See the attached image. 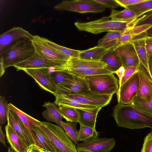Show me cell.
Here are the masks:
<instances>
[{
	"instance_id": "6da1fadb",
	"label": "cell",
	"mask_w": 152,
	"mask_h": 152,
	"mask_svg": "<svg viewBox=\"0 0 152 152\" xmlns=\"http://www.w3.org/2000/svg\"><path fill=\"white\" fill-rule=\"evenodd\" d=\"M113 116L118 126L129 129L149 128L152 129V116L131 104L118 103L113 109Z\"/></svg>"
},
{
	"instance_id": "7a4b0ae2",
	"label": "cell",
	"mask_w": 152,
	"mask_h": 152,
	"mask_svg": "<svg viewBox=\"0 0 152 152\" xmlns=\"http://www.w3.org/2000/svg\"><path fill=\"white\" fill-rule=\"evenodd\" d=\"M109 18L108 17H106L86 22L77 21L74 24L78 30L94 34L112 31L123 32L127 29L134 27L140 18L127 21H113Z\"/></svg>"
},
{
	"instance_id": "3957f363",
	"label": "cell",
	"mask_w": 152,
	"mask_h": 152,
	"mask_svg": "<svg viewBox=\"0 0 152 152\" xmlns=\"http://www.w3.org/2000/svg\"><path fill=\"white\" fill-rule=\"evenodd\" d=\"M32 40L23 38L13 42L0 53L6 69L13 66L31 57L35 53Z\"/></svg>"
},
{
	"instance_id": "277c9868",
	"label": "cell",
	"mask_w": 152,
	"mask_h": 152,
	"mask_svg": "<svg viewBox=\"0 0 152 152\" xmlns=\"http://www.w3.org/2000/svg\"><path fill=\"white\" fill-rule=\"evenodd\" d=\"M39 126L57 152H78L75 145L61 127L46 121H41Z\"/></svg>"
},
{
	"instance_id": "5b68a950",
	"label": "cell",
	"mask_w": 152,
	"mask_h": 152,
	"mask_svg": "<svg viewBox=\"0 0 152 152\" xmlns=\"http://www.w3.org/2000/svg\"><path fill=\"white\" fill-rule=\"evenodd\" d=\"M84 79L89 90L98 94L113 95L119 90L117 79L113 73L88 76Z\"/></svg>"
},
{
	"instance_id": "8992f818",
	"label": "cell",
	"mask_w": 152,
	"mask_h": 152,
	"mask_svg": "<svg viewBox=\"0 0 152 152\" xmlns=\"http://www.w3.org/2000/svg\"><path fill=\"white\" fill-rule=\"evenodd\" d=\"M54 8L58 10L80 13L102 12L105 9V7L95 0H64L56 5Z\"/></svg>"
},
{
	"instance_id": "52a82bcc",
	"label": "cell",
	"mask_w": 152,
	"mask_h": 152,
	"mask_svg": "<svg viewBox=\"0 0 152 152\" xmlns=\"http://www.w3.org/2000/svg\"><path fill=\"white\" fill-rule=\"evenodd\" d=\"M23 71L33 78L42 89L54 96L57 94V87L49 68L26 69Z\"/></svg>"
},
{
	"instance_id": "ba28073f",
	"label": "cell",
	"mask_w": 152,
	"mask_h": 152,
	"mask_svg": "<svg viewBox=\"0 0 152 152\" xmlns=\"http://www.w3.org/2000/svg\"><path fill=\"white\" fill-rule=\"evenodd\" d=\"M139 83L138 70L119 87L117 93L118 103L124 105L131 104L136 96Z\"/></svg>"
},
{
	"instance_id": "9c48e42d",
	"label": "cell",
	"mask_w": 152,
	"mask_h": 152,
	"mask_svg": "<svg viewBox=\"0 0 152 152\" xmlns=\"http://www.w3.org/2000/svg\"><path fill=\"white\" fill-rule=\"evenodd\" d=\"M66 62H63L45 58L36 52L28 59L14 66L17 71L30 69L49 68L54 67L55 69L62 66Z\"/></svg>"
},
{
	"instance_id": "30bf717a",
	"label": "cell",
	"mask_w": 152,
	"mask_h": 152,
	"mask_svg": "<svg viewBox=\"0 0 152 152\" xmlns=\"http://www.w3.org/2000/svg\"><path fill=\"white\" fill-rule=\"evenodd\" d=\"M65 95L81 103L102 108L110 103L113 96L98 94L90 90L78 94Z\"/></svg>"
},
{
	"instance_id": "8fae6325",
	"label": "cell",
	"mask_w": 152,
	"mask_h": 152,
	"mask_svg": "<svg viewBox=\"0 0 152 152\" xmlns=\"http://www.w3.org/2000/svg\"><path fill=\"white\" fill-rule=\"evenodd\" d=\"M115 143L114 138L98 137L78 143L76 147L77 151L84 150L91 152H110L114 148Z\"/></svg>"
},
{
	"instance_id": "7c38bea8",
	"label": "cell",
	"mask_w": 152,
	"mask_h": 152,
	"mask_svg": "<svg viewBox=\"0 0 152 152\" xmlns=\"http://www.w3.org/2000/svg\"><path fill=\"white\" fill-rule=\"evenodd\" d=\"M139 78L138 89L136 96L146 102L152 98V77L149 71L140 63L138 67Z\"/></svg>"
},
{
	"instance_id": "4fadbf2b",
	"label": "cell",
	"mask_w": 152,
	"mask_h": 152,
	"mask_svg": "<svg viewBox=\"0 0 152 152\" xmlns=\"http://www.w3.org/2000/svg\"><path fill=\"white\" fill-rule=\"evenodd\" d=\"M7 121V123L12 126L19 138L27 147L35 143L32 136L27 128L16 113L9 108Z\"/></svg>"
},
{
	"instance_id": "5bb4252c",
	"label": "cell",
	"mask_w": 152,
	"mask_h": 152,
	"mask_svg": "<svg viewBox=\"0 0 152 152\" xmlns=\"http://www.w3.org/2000/svg\"><path fill=\"white\" fill-rule=\"evenodd\" d=\"M105 67L104 64L100 61H91L81 60L79 58H71L64 65L55 69L63 70L72 75L88 69Z\"/></svg>"
},
{
	"instance_id": "9a60e30c",
	"label": "cell",
	"mask_w": 152,
	"mask_h": 152,
	"mask_svg": "<svg viewBox=\"0 0 152 152\" xmlns=\"http://www.w3.org/2000/svg\"><path fill=\"white\" fill-rule=\"evenodd\" d=\"M32 41L36 52L45 58L65 63L71 58L51 48L41 40L39 36H34Z\"/></svg>"
},
{
	"instance_id": "2e32d148",
	"label": "cell",
	"mask_w": 152,
	"mask_h": 152,
	"mask_svg": "<svg viewBox=\"0 0 152 152\" xmlns=\"http://www.w3.org/2000/svg\"><path fill=\"white\" fill-rule=\"evenodd\" d=\"M34 36L21 27L12 28L0 36V53L15 42L23 38L32 40Z\"/></svg>"
},
{
	"instance_id": "e0dca14e",
	"label": "cell",
	"mask_w": 152,
	"mask_h": 152,
	"mask_svg": "<svg viewBox=\"0 0 152 152\" xmlns=\"http://www.w3.org/2000/svg\"><path fill=\"white\" fill-rule=\"evenodd\" d=\"M115 49L118 51L125 69L130 66L138 67L139 59L134 47L131 42L119 45Z\"/></svg>"
},
{
	"instance_id": "ac0fdd59",
	"label": "cell",
	"mask_w": 152,
	"mask_h": 152,
	"mask_svg": "<svg viewBox=\"0 0 152 152\" xmlns=\"http://www.w3.org/2000/svg\"><path fill=\"white\" fill-rule=\"evenodd\" d=\"M57 94L66 95L78 94L89 90L85 79L75 75L69 81L57 86Z\"/></svg>"
},
{
	"instance_id": "d6986e66",
	"label": "cell",
	"mask_w": 152,
	"mask_h": 152,
	"mask_svg": "<svg viewBox=\"0 0 152 152\" xmlns=\"http://www.w3.org/2000/svg\"><path fill=\"white\" fill-rule=\"evenodd\" d=\"M101 107L91 109L75 108L78 115V122L82 125L92 128H95L97 114Z\"/></svg>"
},
{
	"instance_id": "ffe728a7",
	"label": "cell",
	"mask_w": 152,
	"mask_h": 152,
	"mask_svg": "<svg viewBox=\"0 0 152 152\" xmlns=\"http://www.w3.org/2000/svg\"><path fill=\"white\" fill-rule=\"evenodd\" d=\"M5 129L7 141L11 149L14 152H26L28 147L21 140L12 126L7 123Z\"/></svg>"
},
{
	"instance_id": "44dd1931",
	"label": "cell",
	"mask_w": 152,
	"mask_h": 152,
	"mask_svg": "<svg viewBox=\"0 0 152 152\" xmlns=\"http://www.w3.org/2000/svg\"><path fill=\"white\" fill-rule=\"evenodd\" d=\"M100 61L104 64V68L113 73L122 66L119 54L115 48L108 50L103 56Z\"/></svg>"
},
{
	"instance_id": "7402d4cb",
	"label": "cell",
	"mask_w": 152,
	"mask_h": 152,
	"mask_svg": "<svg viewBox=\"0 0 152 152\" xmlns=\"http://www.w3.org/2000/svg\"><path fill=\"white\" fill-rule=\"evenodd\" d=\"M8 108L13 111L18 115L22 122L30 132L35 143L43 149L42 146L38 141L34 135L31 128V124H33L35 125H39L40 124L41 121L27 114L11 103L8 104Z\"/></svg>"
},
{
	"instance_id": "603a6c76",
	"label": "cell",
	"mask_w": 152,
	"mask_h": 152,
	"mask_svg": "<svg viewBox=\"0 0 152 152\" xmlns=\"http://www.w3.org/2000/svg\"><path fill=\"white\" fill-rule=\"evenodd\" d=\"M54 103L49 101L45 102L42 106L46 108L42 113L43 117L48 121L56 123L61 126L63 117L59 108Z\"/></svg>"
},
{
	"instance_id": "cb8c5ba5",
	"label": "cell",
	"mask_w": 152,
	"mask_h": 152,
	"mask_svg": "<svg viewBox=\"0 0 152 152\" xmlns=\"http://www.w3.org/2000/svg\"><path fill=\"white\" fill-rule=\"evenodd\" d=\"M145 33L144 36L136 37L131 42L134 46L138 57L140 63L149 71L148 59L149 56L147 52L145 45Z\"/></svg>"
},
{
	"instance_id": "d4e9b609",
	"label": "cell",
	"mask_w": 152,
	"mask_h": 152,
	"mask_svg": "<svg viewBox=\"0 0 152 152\" xmlns=\"http://www.w3.org/2000/svg\"><path fill=\"white\" fill-rule=\"evenodd\" d=\"M31 128L34 135L46 152H57L51 142L39 125L31 124Z\"/></svg>"
},
{
	"instance_id": "484cf974",
	"label": "cell",
	"mask_w": 152,
	"mask_h": 152,
	"mask_svg": "<svg viewBox=\"0 0 152 152\" xmlns=\"http://www.w3.org/2000/svg\"><path fill=\"white\" fill-rule=\"evenodd\" d=\"M108 50L96 46L86 50H80L79 58L88 61H100L103 56Z\"/></svg>"
},
{
	"instance_id": "4316f807",
	"label": "cell",
	"mask_w": 152,
	"mask_h": 152,
	"mask_svg": "<svg viewBox=\"0 0 152 152\" xmlns=\"http://www.w3.org/2000/svg\"><path fill=\"white\" fill-rule=\"evenodd\" d=\"M122 32L117 31L108 32L99 40L96 46L108 50L115 48L119 45V38Z\"/></svg>"
},
{
	"instance_id": "83f0119b",
	"label": "cell",
	"mask_w": 152,
	"mask_h": 152,
	"mask_svg": "<svg viewBox=\"0 0 152 152\" xmlns=\"http://www.w3.org/2000/svg\"><path fill=\"white\" fill-rule=\"evenodd\" d=\"M55 96L56 99L54 103L58 106L65 105L75 108L83 109H91L98 107L81 103L76 99L69 97L65 94H57Z\"/></svg>"
},
{
	"instance_id": "f1b7e54d",
	"label": "cell",
	"mask_w": 152,
	"mask_h": 152,
	"mask_svg": "<svg viewBox=\"0 0 152 152\" xmlns=\"http://www.w3.org/2000/svg\"><path fill=\"white\" fill-rule=\"evenodd\" d=\"M40 38L43 42L58 53L71 58H79L80 50L71 49L60 46L43 37H40Z\"/></svg>"
},
{
	"instance_id": "f546056e",
	"label": "cell",
	"mask_w": 152,
	"mask_h": 152,
	"mask_svg": "<svg viewBox=\"0 0 152 152\" xmlns=\"http://www.w3.org/2000/svg\"><path fill=\"white\" fill-rule=\"evenodd\" d=\"M140 16L132 10L125 8L122 11L113 10L108 17L113 21H127L133 20Z\"/></svg>"
},
{
	"instance_id": "4dcf8cb0",
	"label": "cell",
	"mask_w": 152,
	"mask_h": 152,
	"mask_svg": "<svg viewBox=\"0 0 152 152\" xmlns=\"http://www.w3.org/2000/svg\"><path fill=\"white\" fill-rule=\"evenodd\" d=\"M79 141L83 142L91 140L98 138L99 134L95 128H92L80 125L79 129L77 132Z\"/></svg>"
},
{
	"instance_id": "1f68e13d",
	"label": "cell",
	"mask_w": 152,
	"mask_h": 152,
	"mask_svg": "<svg viewBox=\"0 0 152 152\" xmlns=\"http://www.w3.org/2000/svg\"><path fill=\"white\" fill-rule=\"evenodd\" d=\"M61 115L66 121L77 123L78 122V115L75 108L67 106L60 105Z\"/></svg>"
},
{
	"instance_id": "d6a6232c",
	"label": "cell",
	"mask_w": 152,
	"mask_h": 152,
	"mask_svg": "<svg viewBox=\"0 0 152 152\" xmlns=\"http://www.w3.org/2000/svg\"><path fill=\"white\" fill-rule=\"evenodd\" d=\"M139 110L152 116V98L146 102L137 96H135L131 104Z\"/></svg>"
},
{
	"instance_id": "836d02e7",
	"label": "cell",
	"mask_w": 152,
	"mask_h": 152,
	"mask_svg": "<svg viewBox=\"0 0 152 152\" xmlns=\"http://www.w3.org/2000/svg\"><path fill=\"white\" fill-rule=\"evenodd\" d=\"M76 126L75 123L67 121L66 122L62 121L61 124V127L75 145L78 144L79 141L77 135Z\"/></svg>"
},
{
	"instance_id": "e575fe53",
	"label": "cell",
	"mask_w": 152,
	"mask_h": 152,
	"mask_svg": "<svg viewBox=\"0 0 152 152\" xmlns=\"http://www.w3.org/2000/svg\"><path fill=\"white\" fill-rule=\"evenodd\" d=\"M125 8L132 10L140 16L144 13L152 10V0H145L143 2L128 6Z\"/></svg>"
},
{
	"instance_id": "d590c367",
	"label": "cell",
	"mask_w": 152,
	"mask_h": 152,
	"mask_svg": "<svg viewBox=\"0 0 152 152\" xmlns=\"http://www.w3.org/2000/svg\"><path fill=\"white\" fill-rule=\"evenodd\" d=\"M57 86L69 81L74 75L67 72L60 70L55 69L52 74Z\"/></svg>"
},
{
	"instance_id": "8d00e7d4",
	"label": "cell",
	"mask_w": 152,
	"mask_h": 152,
	"mask_svg": "<svg viewBox=\"0 0 152 152\" xmlns=\"http://www.w3.org/2000/svg\"><path fill=\"white\" fill-rule=\"evenodd\" d=\"M112 73H113L104 68H95L88 69L83 72L74 73L72 75L84 78L85 77L88 76Z\"/></svg>"
},
{
	"instance_id": "74e56055",
	"label": "cell",
	"mask_w": 152,
	"mask_h": 152,
	"mask_svg": "<svg viewBox=\"0 0 152 152\" xmlns=\"http://www.w3.org/2000/svg\"><path fill=\"white\" fill-rule=\"evenodd\" d=\"M8 104L4 96H0V124L3 125L7 121Z\"/></svg>"
},
{
	"instance_id": "f35d334b",
	"label": "cell",
	"mask_w": 152,
	"mask_h": 152,
	"mask_svg": "<svg viewBox=\"0 0 152 152\" xmlns=\"http://www.w3.org/2000/svg\"><path fill=\"white\" fill-rule=\"evenodd\" d=\"M132 28L127 29L122 33L119 38V45L130 42L136 37L132 32Z\"/></svg>"
},
{
	"instance_id": "ab89813d",
	"label": "cell",
	"mask_w": 152,
	"mask_h": 152,
	"mask_svg": "<svg viewBox=\"0 0 152 152\" xmlns=\"http://www.w3.org/2000/svg\"><path fill=\"white\" fill-rule=\"evenodd\" d=\"M138 70V67L130 66L125 69L124 76L121 81L118 83L119 87L129 79Z\"/></svg>"
},
{
	"instance_id": "60d3db41",
	"label": "cell",
	"mask_w": 152,
	"mask_h": 152,
	"mask_svg": "<svg viewBox=\"0 0 152 152\" xmlns=\"http://www.w3.org/2000/svg\"><path fill=\"white\" fill-rule=\"evenodd\" d=\"M141 152H152V131L145 137Z\"/></svg>"
},
{
	"instance_id": "b9f144b4",
	"label": "cell",
	"mask_w": 152,
	"mask_h": 152,
	"mask_svg": "<svg viewBox=\"0 0 152 152\" xmlns=\"http://www.w3.org/2000/svg\"><path fill=\"white\" fill-rule=\"evenodd\" d=\"M95 1L105 8H116L120 6L115 0H95Z\"/></svg>"
},
{
	"instance_id": "7bdbcfd3",
	"label": "cell",
	"mask_w": 152,
	"mask_h": 152,
	"mask_svg": "<svg viewBox=\"0 0 152 152\" xmlns=\"http://www.w3.org/2000/svg\"><path fill=\"white\" fill-rule=\"evenodd\" d=\"M145 24L152 25V12L141 17L134 26Z\"/></svg>"
},
{
	"instance_id": "ee69618b",
	"label": "cell",
	"mask_w": 152,
	"mask_h": 152,
	"mask_svg": "<svg viewBox=\"0 0 152 152\" xmlns=\"http://www.w3.org/2000/svg\"><path fill=\"white\" fill-rule=\"evenodd\" d=\"M152 26L151 24H145L134 26L132 28L134 34L137 36L145 32L150 27Z\"/></svg>"
},
{
	"instance_id": "f6af8a7d",
	"label": "cell",
	"mask_w": 152,
	"mask_h": 152,
	"mask_svg": "<svg viewBox=\"0 0 152 152\" xmlns=\"http://www.w3.org/2000/svg\"><path fill=\"white\" fill-rule=\"evenodd\" d=\"M120 6L126 8L128 6L141 2L145 0H115Z\"/></svg>"
},
{
	"instance_id": "bcb514c9",
	"label": "cell",
	"mask_w": 152,
	"mask_h": 152,
	"mask_svg": "<svg viewBox=\"0 0 152 152\" xmlns=\"http://www.w3.org/2000/svg\"><path fill=\"white\" fill-rule=\"evenodd\" d=\"M145 45L149 56H152V38L145 37Z\"/></svg>"
},
{
	"instance_id": "7dc6e473",
	"label": "cell",
	"mask_w": 152,
	"mask_h": 152,
	"mask_svg": "<svg viewBox=\"0 0 152 152\" xmlns=\"http://www.w3.org/2000/svg\"><path fill=\"white\" fill-rule=\"evenodd\" d=\"M26 152H46L35 143H34L29 146Z\"/></svg>"
},
{
	"instance_id": "c3c4849f",
	"label": "cell",
	"mask_w": 152,
	"mask_h": 152,
	"mask_svg": "<svg viewBox=\"0 0 152 152\" xmlns=\"http://www.w3.org/2000/svg\"><path fill=\"white\" fill-rule=\"evenodd\" d=\"M125 71V69L123 66H121L118 70L114 72V73L116 74L118 76L119 80L118 83L120 82L121 79L124 76V72Z\"/></svg>"
},
{
	"instance_id": "681fc988",
	"label": "cell",
	"mask_w": 152,
	"mask_h": 152,
	"mask_svg": "<svg viewBox=\"0 0 152 152\" xmlns=\"http://www.w3.org/2000/svg\"><path fill=\"white\" fill-rule=\"evenodd\" d=\"M5 68L4 66V61L2 57L0 56V77H1L5 72Z\"/></svg>"
},
{
	"instance_id": "f907efd6",
	"label": "cell",
	"mask_w": 152,
	"mask_h": 152,
	"mask_svg": "<svg viewBox=\"0 0 152 152\" xmlns=\"http://www.w3.org/2000/svg\"><path fill=\"white\" fill-rule=\"evenodd\" d=\"M2 126H0V141L5 147H6V142L5 140V135L2 131Z\"/></svg>"
},
{
	"instance_id": "816d5d0a",
	"label": "cell",
	"mask_w": 152,
	"mask_h": 152,
	"mask_svg": "<svg viewBox=\"0 0 152 152\" xmlns=\"http://www.w3.org/2000/svg\"><path fill=\"white\" fill-rule=\"evenodd\" d=\"M148 67L149 72L152 77V56H149L148 59Z\"/></svg>"
},
{
	"instance_id": "f5cc1de1",
	"label": "cell",
	"mask_w": 152,
	"mask_h": 152,
	"mask_svg": "<svg viewBox=\"0 0 152 152\" xmlns=\"http://www.w3.org/2000/svg\"><path fill=\"white\" fill-rule=\"evenodd\" d=\"M146 37L152 38V26L145 32Z\"/></svg>"
},
{
	"instance_id": "db71d44e",
	"label": "cell",
	"mask_w": 152,
	"mask_h": 152,
	"mask_svg": "<svg viewBox=\"0 0 152 152\" xmlns=\"http://www.w3.org/2000/svg\"><path fill=\"white\" fill-rule=\"evenodd\" d=\"M7 152H14L11 148L10 147H9L8 149Z\"/></svg>"
},
{
	"instance_id": "11a10c76",
	"label": "cell",
	"mask_w": 152,
	"mask_h": 152,
	"mask_svg": "<svg viewBox=\"0 0 152 152\" xmlns=\"http://www.w3.org/2000/svg\"><path fill=\"white\" fill-rule=\"evenodd\" d=\"M78 152H91L89 151H84V150H80L78 151Z\"/></svg>"
}]
</instances>
